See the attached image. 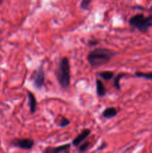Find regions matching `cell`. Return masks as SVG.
I'll use <instances>...</instances> for the list:
<instances>
[{
	"label": "cell",
	"instance_id": "obj_1",
	"mask_svg": "<svg viewBox=\"0 0 152 153\" xmlns=\"http://www.w3.org/2000/svg\"><path fill=\"white\" fill-rule=\"evenodd\" d=\"M117 55L116 51L107 48H96L90 51L87 55L88 63L91 67H98L104 65L111 61L112 58Z\"/></svg>",
	"mask_w": 152,
	"mask_h": 153
},
{
	"label": "cell",
	"instance_id": "obj_2",
	"mask_svg": "<svg viewBox=\"0 0 152 153\" xmlns=\"http://www.w3.org/2000/svg\"><path fill=\"white\" fill-rule=\"evenodd\" d=\"M58 80L60 85L63 88H67L70 85V64L68 58L63 57L61 58L58 64Z\"/></svg>",
	"mask_w": 152,
	"mask_h": 153
},
{
	"label": "cell",
	"instance_id": "obj_3",
	"mask_svg": "<svg viewBox=\"0 0 152 153\" xmlns=\"http://www.w3.org/2000/svg\"><path fill=\"white\" fill-rule=\"evenodd\" d=\"M128 23L131 27L145 34L149 28L152 27V14L145 16L143 13H137L130 18Z\"/></svg>",
	"mask_w": 152,
	"mask_h": 153
},
{
	"label": "cell",
	"instance_id": "obj_4",
	"mask_svg": "<svg viewBox=\"0 0 152 153\" xmlns=\"http://www.w3.org/2000/svg\"><path fill=\"white\" fill-rule=\"evenodd\" d=\"M45 72L42 67H39L35 70L31 76V80L33 82L34 88L37 90H41L45 84Z\"/></svg>",
	"mask_w": 152,
	"mask_h": 153
},
{
	"label": "cell",
	"instance_id": "obj_5",
	"mask_svg": "<svg viewBox=\"0 0 152 153\" xmlns=\"http://www.w3.org/2000/svg\"><path fill=\"white\" fill-rule=\"evenodd\" d=\"M11 144L24 150H30L34 146V140L30 138H15L11 141Z\"/></svg>",
	"mask_w": 152,
	"mask_h": 153
},
{
	"label": "cell",
	"instance_id": "obj_6",
	"mask_svg": "<svg viewBox=\"0 0 152 153\" xmlns=\"http://www.w3.org/2000/svg\"><path fill=\"white\" fill-rule=\"evenodd\" d=\"M91 131L89 128H86V129L83 130L77 137H75L72 140V144L75 146V147H77L80 143L83 141H84L86 138L88 137V136L90 134Z\"/></svg>",
	"mask_w": 152,
	"mask_h": 153
},
{
	"label": "cell",
	"instance_id": "obj_7",
	"mask_svg": "<svg viewBox=\"0 0 152 153\" xmlns=\"http://www.w3.org/2000/svg\"><path fill=\"white\" fill-rule=\"evenodd\" d=\"M71 148V144L70 143H66V144L61 145V146H56V147H48L43 151L45 153H60L67 152L69 149Z\"/></svg>",
	"mask_w": 152,
	"mask_h": 153
},
{
	"label": "cell",
	"instance_id": "obj_8",
	"mask_svg": "<svg viewBox=\"0 0 152 153\" xmlns=\"http://www.w3.org/2000/svg\"><path fill=\"white\" fill-rule=\"evenodd\" d=\"M28 105L31 114H34L37 111V102L36 100V97L31 91H28Z\"/></svg>",
	"mask_w": 152,
	"mask_h": 153
},
{
	"label": "cell",
	"instance_id": "obj_9",
	"mask_svg": "<svg viewBox=\"0 0 152 153\" xmlns=\"http://www.w3.org/2000/svg\"><path fill=\"white\" fill-rule=\"evenodd\" d=\"M118 114V111L114 107H109L104 109L102 111V117L105 119H112Z\"/></svg>",
	"mask_w": 152,
	"mask_h": 153
},
{
	"label": "cell",
	"instance_id": "obj_10",
	"mask_svg": "<svg viewBox=\"0 0 152 153\" xmlns=\"http://www.w3.org/2000/svg\"><path fill=\"white\" fill-rule=\"evenodd\" d=\"M96 92L97 95L99 97H105L106 93H107V90H106L104 84L100 79L96 80Z\"/></svg>",
	"mask_w": 152,
	"mask_h": 153
},
{
	"label": "cell",
	"instance_id": "obj_11",
	"mask_svg": "<svg viewBox=\"0 0 152 153\" xmlns=\"http://www.w3.org/2000/svg\"><path fill=\"white\" fill-rule=\"evenodd\" d=\"M98 76L101 79H103L105 81H110L113 78L114 76V73L112 71H104V72H101V73H98Z\"/></svg>",
	"mask_w": 152,
	"mask_h": 153
},
{
	"label": "cell",
	"instance_id": "obj_12",
	"mask_svg": "<svg viewBox=\"0 0 152 153\" xmlns=\"http://www.w3.org/2000/svg\"><path fill=\"white\" fill-rule=\"evenodd\" d=\"M125 76H126V74H125V73H120L118 75H116V77L114 78V80H113V85H114L115 88H116V89L117 90V91H120L121 90L120 82H119V81H120V79H122V78L125 77Z\"/></svg>",
	"mask_w": 152,
	"mask_h": 153
},
{
	"label": "cell",
	"instance_id": "obj_13",
	"mask_svg": "<svg viewBox=\"0 0 152 153\" xmlns=\"http://www.w3.org/2000/svg\"><path fill=\"white\" fill-rule=\"evenodd\" d=\"M136 77L142 78V79H146V80L152 81V73H142V72L137 71L134 73Z\"/></svg>",
	"mask_w": 152,
	"mask_h": 153
},
{
	"label": "cell",
	"instance_id": "obj_14",
	"mask_svg": "<svg viewBox=\"0 0 152 153\" xmlns=\"http://www.w3.org/2000/svg\"><path fill=\"white\" fill-rule=\"evenodd\" d=\"M89 142L86 141V142H82L78 146H77V151L79 152H86L89 147Z\"/></svg>",
	"mask_w": 152,
	"mask_h": 153
},
{
	"label": "cell",
	"instance_id": "obj_15",
	"mask_svg": "<svg viewBox=\"0 0 152 153\" xmlns=\"http://www.w3.org/2000/svg\"><path fill=\"white\" fill-rule=\"evenodd\" d=\"M69 124H70L69 120H68L67 118L63 117H61V119L60 120L58 125H59V126L61 127V128H64V127L68 126Z\"/></svg>",
	"mask_w": 152,
	"mask_h": 153
},
{
	"label": "cell",
	"instance_id": "obj_16",
	"mask_svg": "<svg viewBox=\"0 0 152 153\" xmlns=\"http://www.w3.org/2000/svg\"><path fill=\"white\" fill-rule=\"evenodd\" d=\"M91 1L92 0H82L81 3H80V8L84 10H88Z\"/></svg>",
	"mask_w": 152,
	"mask_h": 153
},
{
	"label": "cell",
	"instance_id": "obj_17",
	"mask_svg": "<svg viewBox=\"0 0 152 153\" xmlns=\"http://www.w3.org/2000/svg\"><path fill=\"white\" fill-rule=\"evenodd\" d=\"M98 43V41L96 40H90L89 42H88V44H89V46H95V45H97Z\"/></svg>",
	"mask_w": 152,
	"mask_h": 153
},
{
	"label": "cell",
	"instance_id": "obj_18",
	"mask_svg": "<svg viewBox=\"0 0 152 153\" xmlns=\"http://www.w3.org/2000/svg\"><path fill=\"white\" fill-rule=\"evenodd\" d=\"M106 146H107V143H104V142H103V143H101V146L98 148V150H102V149H105Z\"/></svg>",
	"mask_w": 152,
	"mask_h": 153
},
{
	"label": "cell",
	"instance_id": "obj_19",
	"mask_svg": "<svg viewBox=\"0 0 152 153\" xmlns=\"http://www.w3.org/2000/svg\"><path fill=\"white\" fill-rule=\"evenodd\" d=\"M148 11H149V12H151V13H152V5H151V7L150 8L148 9Z\"/></svg>",
	"mask_w": 152,
	"mask_h": 153
}]
</instances>
